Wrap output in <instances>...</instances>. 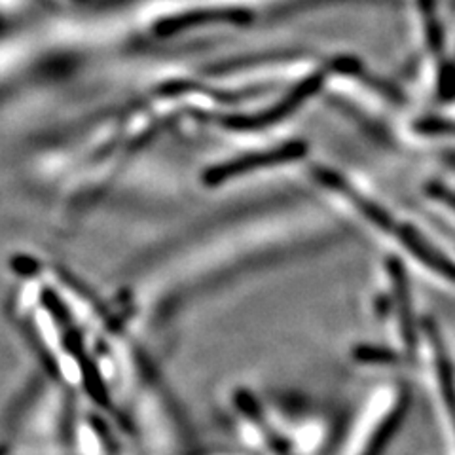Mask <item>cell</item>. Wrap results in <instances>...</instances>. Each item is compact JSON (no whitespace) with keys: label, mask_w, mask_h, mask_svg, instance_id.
<instances>
[{"label":"cell","mask_w":455,"mask_h":455,"mask_svg":"<svg viewBox=\"0 0 455 455\" xmlns=\"http://www.w3.org/2000/svg\"><path fill=\"white\" fill-rule=\"evenodd\" d=\"M429 194L436 199V202L444 204L448 209L455 211V192H451L448 188H443V187H431Z\"/></svg>","instance_id":"30bf717a"},{"label":"cell","mask_w":455,"mask_h":455,"mask_svg":"<svg viewBox=\"0 0 455 455\" xmlns=\"http://www.w3.org/2000/svg\"><path fill=\"white\" fill-rule=\"evenodd\" d=\"M205 21H243V16H234L232 12H207V13H192V16L187 18H177L171 20L160 25V33H177L184 27L197 25V23H205Z\"/></svg>","instance_id":"ba28073f"},{"label":"cell","mask_w":455,"mask_h":455,"mask_svg":"<svg viewBox=\"0 0 455 455\" xmlns=\"http://www.w3.org/2000/svg\"><path fill=\"white\" fill-rule=\"evenodd\" d=\"M408 408H410V396L406 391H403L401 396L396 398L393 408L387 411L386 416H383V419L376 427V431L370 435V440H368L366 448L363 450V455H383V451L387 450L396 431L401 429V425L408 414Z\"/></svg>","instance_id":"52a82bcc"},{"label":"cell","mask_w":455,"mask_h":455,"mask_svg":"<svg viewBox=\"0 0 455 455\" xmlns=\"http://www.w3.org/2000/svg\"><path fill=\"white\" fill-rule=\"evenodd\" d=\"M306 150H307L306 142L292 140V142H284V145H281L277 148L241 156V158L224 162V164H219L215 167L207 169L204 175V182L207 184V187H220V184H224L226 180H230L234 177L249 175V173H252V171H259L264 167L300 160L302 156H306Z\"/></svg>","instance_id":"6da1fadb"},{"label":"cell","mask_w":455,"mask_h":455,"mask_svg":"<svg viewBox=\"0 0 455 455\" xmlns=\"http://www.w3.org/2000/svg\"><path fill=\"white\" fill-rule=\"evenodd\" d=\"M425 334H427V338H429V344H431V349H433V363H435L438 391H440V398H443L446 416H448L451 433H453V438H455V378H453V368H451L446 347L443 344V338H440L435 323L427 321Z\"/></svg>","instance_id":"3957f363"},{"label":"cell","mask_w":455,"mask_h":455,"mask_svg":"<svg viewBox=\"0 0 455 455\" xmlns=\"http://www.w3.org/2000/svg\"><path fill=\"white\" fill-rule=\"evenodd\" d=\"M321 82H323V78L319 75L311 76L307 82L300 84V88L294 90V93L284 99V101H281L274 110H267V112L260 114V116H254V118H234V120L228 122L226 125L234 127V130H262V127H266V125L277 124L284 116L292 114L298 108V105L306 101L307 97L315 93L317 88L321 85Z\"/></svg>","instance_id":"277c9868"},{"label":"cell","mask_w":455,"mask_h":455,"mask_svg":"<svg viewBox=\"0 0 455 455\" xmlns=\"http://www.w3.org/2000/svg\"><path fill=\"white\" fill-rule=\"evenodd\" d=\"M393 235L398 237L403 247L427 266L436 275H443L450 283H455V262H451L444 252H440L429 239L423 237L411 224H395Z\"/></svg>","instance_id":"7a4b0ae2"},{"label":"cell","mask_w":455,"mask_h":455,"mask_svg":"<svg viewBox=\"0 0 455 455\" xmlns=\"http://www.w3.org/2000/svg\"><path fill=\"white\" fill-rule=\"evenodd\" d=\"M389 269V277L393 283V294H395V302L398 309V324H401V336L406 347L414 349L418 334H416V326H414V311H411V296H410V284L408 277L404 272V266L391 259L387 262Z\"/></svg>","instance_id":"5b68a950"},{"label":"cell","mask_w":455,"mask_h":455,"mask_svg":"<svg viewBox=\"0 0 455 455\" xmlns=\"http://www.w3.org/2000/svg\"><path fill=\"white\" fill-rule=\"evenodd\" d=\"M355 359L366 364H393L398 361V355L386 347H372V346H359L355 349Z\"/></svg>","instance_id":"9c48e42d"},{"label":"cell","mask_w":455,"mask_h":455,"mask_svg":"<svg viewBox=\"0 0 455 455\" xmlns=\"http://www.w3.org/2000/svg\"><path fill=\"white\" fill-rule=\"evenodd\" d=\"M65 346L70 353H73V357L80 364V372H82L85 391H88V395L93 398L95 404H99L101 408H110L108 391L105 387L101 374H99V370H97L93 359L84 349V341H82L80 332L78 331H68L67 336H65Z\"/></svg>","instance_id":"8992f818"}]
</instances>
